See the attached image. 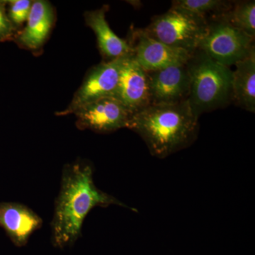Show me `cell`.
<instances>
[{
	"mask_svg": "<svg viewBox=\"0 0 255 255\" xmlns=\"http://www.w3.org/2000/svg\"><path fill=\"white\" fill-rule=\"evenodd\" d=\"M254 40L234 27L221 15L207 20L197 50L217 63L230 67L251 54L255 50Z\"/></svg>",
	"mask_w": 255,
	"mask_h": 255,
	"instance_id": "277c9868",
	"label": "cell"
},
{
	"mask_svg": "<svg viewBox=\"0 0 255 255\" xmlns=\"http://www.w3.org/2000/svg\"><path fill=\"white\" fill-rule=\"evenodd\" d=\"M8 7V17L13 26L21 25L27 21L32 6L29 0H11L6 1Z\"/></svg>",
	"mask_w": 255,
	"mask_h": 255,
	"instance_id": "e0dca14e",
	"label": "cell"
},
{
	"mask_svg": "<svg viewBox=\"0 0 255 255\" xmlns=\"http://www.w3.org/2000/svg\"><path fill=\"white\" fill-rule=\"evenodd\" d=\"M206 26L205 18L170 8L167 12L153 16L143 30L154 39L193 54Z\"/></svg>",
	"mask_w": 255,
	"mask_h": 255,
	"instance_id": "5b68a950",
	"label": "cell"
},
{
	"mask_svg": "<svg viewBox=\"0 0 255 255\" xmlns=\"http://www.w3.org/2000/svg\"><path fill=\"white\" fill-rule=\"evenodd\" d=\"M6 1H0V42L7 41L14 36V26L8 17Z\"/></svg>",
	"mask_w": 255,
	"mask_h": 255,
	"instance_id": "ac0fdd59",
	"label": "cell"
},
{
	"mask_svg": "<svg viewBox=\"0 0 255 255\" xmlns=\"http://www.w3.org/2000/svg\"><path fill=\"white\" fill-rule=\"evenodd\" d=\"M93 177V167L87 162L80 161L64 167L50 224L52 241L55 246L64 248L76 242L82 236L84 221L94 208L110 205L127 207L98 189Z\"/></svg>",
	"mask_w": 255,
	"mask_h": 255,
	"instance_id": "6da1fadb",
	"label": "cell"
},
{
	"mask_svg": "<svg viewBox=\"0 0 255 255\" xmlns=\"http://www.w3.org/2000/svg\"><path fill=\"white\" fill-rule=\"evenodd\" d=\"M107 10V6H104L85 14L87 24L95 32L101 52L110 60L132 54V46L110 28L106 19Z\"/></svg>",
	"mask_w": 255,
	"mask_h": 255,
	"instance_id": "7c38bea8",
	"label": "cell"
},
{
	"mask_svg": "<svg viewBox=\"0 0 255 255\" xmlns=\"http://www.w3.org/2000/svg\"><path fill=\"white\" fill-rule=\"evenodd\" d=\"M130 113L134 114L150 105L147 72L140 66L131 54L124 64L113 97Z\"/></svg>",
	"mask_w": 255,
	"mask_h": 255,
	"instance_id": "30bf717a",
	"label": "cell"
},
{
	"mask_svg": "<svg viewBox=\"0 0 255 255\" xmlns=\"http://www.w3.org/2000/svg\"><path fill=\"white\" fill-rule=\"evenodd\" d=\"M187 64L147 72L150 105H174L188 100L190 75Z\"/></svg>",
	"mask_w": 255,
	"mask_h": 255,
	"instance_id": "ba28073f",
	"label": "cell"
},
{
	"mask_svg": "<svg viewBox=\"0 0 255 255\" xmlns=\"http://www.w3.org/2000/svg\"><path fill=\"white\" fill-rule=\"evenodd\" d=\"M233 71V101L247 112H255V49L236 64Z\"/></svg>",
	"mask_w": 255,
	"mask_h": 255,
	"instance_id": "5bb4252c",
	"label": "cell"
},
{
	"mask_svg": "<svg viewBox=\"0 0 255 255\" xmlns=\"http://www.w3.org/2000/svg\"><path fill=\"white\" fill-rule=\"evenodd\" d=\"M128 128L142 137L151 155L164 158L195 141L199 117L187 100L174 105H152L132 114Z\"/></svg>",
	"mask_w": 255,
	"mask_h": 255,
	"instance_id": "7a4b0ae2",
	"label": "cell"
},
{
	"mask_svg": "<svg viewBox=\"0 0 255 255\" xmlns=\"http://www.w3.org/2000/svg\"><path fill=\"white\" fill-rule=\"evenodd\" d=\"M234 27L244 32L248 36L255 37V1H234L231 9L221 15Z\"/></svg>",
	"mask_w": 255,
	"mask_h": 255,
	"instance_id": "2e32d148",
	"label": "cell"
},
{
	"mask_svg": "<svg viewBox=\"0 0 255 255\" xmlns=\"http://www.w3.org/2000/svg\"><path fill=\"white\" fill-rule=\"evenodd\" d=\"M131 55V54H130ZM128 55L102 63L92 69L75 94L64 114H72L82 106L103 97H113L124 64Z\"/></svg>",
	"mask_w": 255,
	"mask_h": 255,
	"instance_id": "52a82bcc",
	"label": "cell"
},
{
	"mask_svg": "<svg viewBox=\"0 0 255 255\" xmlns=\"http://www.w3.org/2000/svg\"><path fill=\"white\" fill-rule=\"evenodd\" d=\"M78 127L95 132H110L128 127L132 116L119 100L103 97L82 106L73 112Z\"/></svg>",
	"mask_w": 255,
	"mask_h": 255,
	"instance_id": "8992f818",
	"label": "cell"
},
{
	"mask_svg": "<svg viewBox=\"0 0 255 255\" xmlns=\"http://www.w3.org/2000/svg\"><path fill=\"white\" fill-rule=\"evenodd\" d=\"M190 75L188 102L196 117L224 108L233 101V71L196 50L187 64Z\"/></svg>",
	"mask_w": 255,
	"mask_h": 255,
	"instance_id": "3957f363",
	"label": "cell"
},
{
	"mask_svg": "<svg viewBox=\"0 0 255 255\" xmlns=\"http://www.w3.org/2000/svg\"><path fill=\"white\" fill-rule=\"evenodd\" d=\"M42 226L43 220L28 206L20 203L0 202V227L15 246H25Z\"/></svg>",
	"mask_w": 255,
	"mask_h": 255,
	"instance_id": "8fae6325",
	"label": "cell"
},
{
	"mask_svg": "<svg viewBox=\"0 0 255 255\" xmlns=\"http://www.w3.org/2000/svg\"><path fill=\"white\" fill-rule=\"evenodd\" d=\"M136 43L132 47V55L146 72L155 71L169 67L185 65L193 54L173 48L149 36L143 29L136 31Z\"/></svg>",
	"mask_w": 255,
	"mask_h": 255,
	"instance_id": "9c48e42d",
	"label": "cell"
},
{
	"mask_svg": "<svg viewBox=\"0 0 255 255\" xmlns=\"http://www.w3.org/2000/svg\"><path fill=\"white\" fill-rule=\"evenodd\" d=\"M27 24L18 37V43L30 49H37L46 41L54 21L53 9L49 2L33 1Z\"/></svg>",
	"mask_w": 255,
	"mask_h": 255,
	"instance_id": "4fadbf2b",
	"label": "cell"
},
{
	"mask_svg": "<svg viewBox=\"0 0 255 255\" xmlns=\"http://www.w3.org/2000/svg\"><path fill=\"white\" fill-rule=\"evenodd\" d=\"M234 1L223 0H175L172 9L180 10L208 20L227 12Z\"/></svg>",
	"mask_w": 255,
	"mask_h": 255,
	"instance_id": "9a60e30c",
	"label": "cell"
}]
</instances>
